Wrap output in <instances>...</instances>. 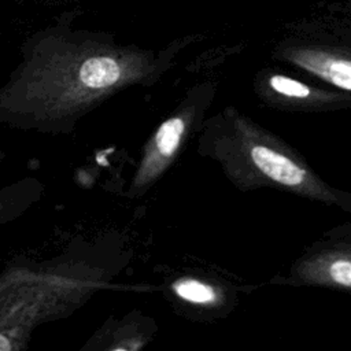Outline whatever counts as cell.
Returning <instances> with one entry per match:
<instances>
[{
	"mask_svg": "<svg viewBox=\"0 0 351 351\" xmlns=\"http://www.w3.org/2000/svg\"><path fill=\"white\" fill-rule=\"evenodd\" d=\"M214 152L241 191L277 189L351 213V192L324 181L299 151L233 108L221 117Z\"/></svg>",
	"mask_w": 351,
	"mask_h": 351,
	"instance_id": "6da1fadb",
	"label": "cell"
},
{
	"mask_svg": "<svg viewBox=\"0 0 351 351\" xmlns=\"http://www.w3.org/2000/svg\"><path fill=\"white\" fill-rule=\"evenodd\" d=\"M258 100L288 112H329L351 108V93L328 85L306 82L274 70H262L254 81Z\"/></svg>",
	"mask_w": 351,
	"mask_h": 351,
	"instance_id": "7a4b0ae2",
	"label": "cell"
},
{
	"mask_svg": "<svg viewBox=\"0 0 351 351\" xmlns=\"http://www.w3.org/2000/svg\"><path fill=\"white\" fill-rule=\"evenodd\" d=\"M271 282L351 293V256L332 239L321 237L292 263L287 277H277Z\"/></svg>",
	"mask_w": 351,
	"mask_h": 351,
	"instance_id": "3957f363",
	"label": "cell"
},
{
	"mask_svg": "<svg viewBox=\"0 0 351 351\" xmlns=\"http://www.w3.org/2000/svg\"><path fill=\"white\" fill-rule=\"evenodd\" d=\"M274 58L324 85L351 93V48L333 44L298 43L281 45Z\"/></svg>",
	"mask_w": 351,
	"mask_h": 351,
	"instance_id": "277c9868",
	"label": "cell"
},
{
	"mask_svg": "<svg viewBox=\"0 0 351 351\" xmlns=\"http://www.w3.org/2000/svg\"><path fill=\"white\" fill-rule=\"evenodd\" d=\"M174 289L180 298L195 304H215L221 299L218 291L213 285L199 280L178 281L174 285Z\"/></svg>",
	"mask_w": 351,
	"mask_h": 351,
	"instance_id": "5b68a950",
	"label": "cell"
},
{
	"mask_svg": "<svg viewBox=\"0 0 351 351\" xmlns=\"http://www.w3.org/2000/svg\"><path fill=\"white\" fill-rule=\"evenodd\" d=\"M184 130H185V122H184V118L181 117L169 119L159 128L155 136V144H156V151L160 154V156L167 158L173 155V152L180 145Z\"/></svg>",
	"mask_w": 351,
	"mask_h": 351,
	"instance_id": "8992f818",
	"label": "cell"
},
{
	"mask_svg": "<svg viewBox=\"0 0 351 351\" xmlns=\"http://www.w3.org/2000/svg\"><path fill=\"white\" fill-rule=\"evenodd\" d=\"M322 237L329 239H346L351 240V222H346L341 225H337L335 228H330L322 233Z\"/></svg>",
	"mask_w": 351,
	"mask_h": 351,
	"instance_id": "52a82bcc",
	"label": "cell"
},
{
	"mask_svg": "<svg viewBox=\"0 0 351 351\" xmlns=\"http://www.w3.org/2000/svg\"><path fill=\"white\" fill-rule=\"evenodd\" d=\"M329 239V237H328ZM341 250H344L350 256H351V240H346V239H332Z\"/></svg>",
	"mask_w": 351,
	"mask_h": 351,
	"instance_id": "ba28073f",
	"label": "cell"
},
{
	"mask_svg": "<svg viewBox=\"0 0 351 351\" xmlns=\"http://www.w3.org/2000/svg\"><path fill=\"white\" fill-rule=\"evenodd\" d=\"M10 348H11V346H10L8 340H7L5 337L0 336V351H4V350H10Z\"/></svg>",
	"mask_w": 351,
	"mask_h": 351,
	"instance_id": "9c48e42d",
	"label": "cell"
},
{
	"mask_svg": "<svg viewBox=\"0 0 351 351\" xmlns=\"http://www.w3.org/2000/svg\"><path fill=\"white\" fill-rule=\"evenodd\" d=\"M70 1H80V0H70Z\"/></svg>",
	"mask_w": 351,
	"mask_h": 351,
	"instance_id": "30bf717a",
	"label": "cell"
}]
</instances>
